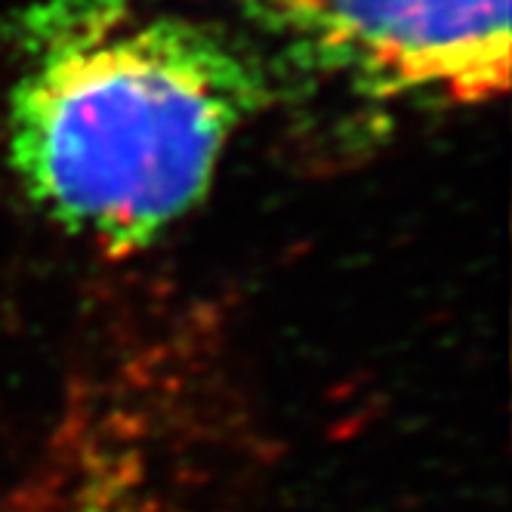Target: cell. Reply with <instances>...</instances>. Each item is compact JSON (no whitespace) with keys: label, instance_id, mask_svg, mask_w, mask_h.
Returning a JSON list of instances; mask_svg holds the SVG:
<instances>
[{"label":"cell","instance_id":"6da1fadb","mask_svg":"<svg viewBox=\"0 0 512 512\" xmlns=\"http://www.w3.org/2000/svg\"><path fill=\"white\" fill-rule=\"evenodd\" d=\"M7 158L56 226L136 253L207 195L232 136L269 99L223 31L136 0H38L19 19Z\"/></svg>","mask_w":512,"mask_h":512},{"label":"cell","instance_id":"7a4b0ae2","mask_svg":"<svg viewBox=\"0 0 512 512\" xmlns=\"http://www.w3.org/2000/svg\"><path fill=\"white\" fill-rule=\"evenodd\" d=\"M303 68L368 102L485 105L509 87V0H241Z\"/></svg>","mask_w":512,"mask_h":512},{"label":"cell","instance_id":"3957f363","mask_svg":"<svg viewBox=\"0 0 512 512\" xmlns=\"http://www.w3.org/2000/svg\"><path fill=\"white\" fill-rule=\"evenodd\" d=\"M176 405V383L155 371V355L121 358L75 383L47 448L0 512H164Z\"/></svg>","mask_w":512,"mask_h":512}]
</instances>
